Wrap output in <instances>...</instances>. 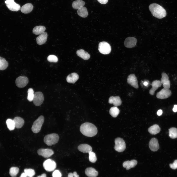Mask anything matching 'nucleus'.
Here are the masks:
<instances>
[{"label":"nucleus","instance_id":"nucleus-25","mask_svg":"<svg viewBox=\"0 0 177 177\" xmlns=\"http://www.w3.org/2000/svg\"><path fill=\"white\" fill-rule=\"evenodd\" d=\"M78 78V74L74 73L69 74L67 76L66 80L68 83H74L77 80Z\"/></svg>","mask_w":177,"mask_h":177},{"label":"nucleus","instance_id":"nucleus-27","mask_svg":"<svg viewBox=\"0 0 177 177\" xmlns=\"http://www.w3.org/2000/svg\"><path fill=\"white\" fill-rule=\"evenodd\" d=\"M161 129L159 125L154 124L150 127L148 129L149 132L152 134L155 135L159 133Z\"/></svg>","mask_w":177,"mask_h":177},{"label":"nucleus","instance_id":"nucleus-43","mask_svg":"<svg viewBox=\"0 0 177 177\" xmlns=\"http://www.w3.org/2000/svg\"><path fill=\"white\" fill-rule=\"evenodd\" d=\"M162 112L161 110H159L157 112V114L158 116H160L162 115Z\"/></svg>","mask_w":177,"mask_h":177},{"label":"nucleus","instance_id":"nucleus-49","mask_svg":"<svg viewBox=\"0 0 177 177\" xmlns=\"http://www.w3.org/2000/svg\"><path fill=\"white\" fill-rule=\"evenodd\" d=\"M143 85L145 86H147L148 85V82L147 81H145L143 83Z\"/></svg>","mask_w":177,"mask_h":177},{"label":"nucleus","instance_id":"nucleus-30","mask_svg":"<svg viewBox=\"0 0 177 177\" xmlns=\"http://www.w3.org/2000/svg\"><path fill=\"white\" fill-rule=\"evenodd\" d=\"M77 12L79 15L82 17H86L88 15V12L87 8L84 6L78 9L77 10Z\"/></svg>","mask_w":177,"mask_h":177},{"label":"nucleus","instance_id":"nucleus-5","mask_svg":"<svg viewBox=\"0 0 177 177\" xmlns=\"http://www.w3.org/2000/svg\"><path fill=\"white\" fill-rule=\"evenodd\" d=\"M115 145L114 148L116 151L119 152H121L126 149V144L123 139L118 137L115 139Z\"/></svg>","mask_w":177,"mask_h":177},{"label":"nucleus","instance_id":"nucleus-34","mask_svg":"<svg viewBox=\"0 0 177 177\" xmlns=\"http://www.w3.org/2000/svg\"><path fill=\"white\" fill-rule=\"evenodd\" d=\"M6 123L7 127L10 130H12L15 129V126L13 120L8 119L6 120Z\"/></svg>","mask_w":177,"mask_h":177},{"label":"nucleus","instance_id":"nucleus-20","mask_svg":"<svg viewBox=\"0 0 177 177\" xmlns=\"http://www.w3.org/2000/svg\"><path fill=\"white\" fill-rule=\"evenodd\" d=\"M78 150L84 153H89L92 151V149L90 145L86 144H82L79 145L78 147Z\"/></svg>","mask_w":177,"mask_h":177},{"label":"nucleus","instance_id":"nucleus-29","mask_svg":"<svg viewBox=\"0 0 177 177\" xmlns=\"http://www.w3.org/2000/svg\"><path fill=\"white\" fill-rule=\"evenodd\" d=\"M45 29V27L44 26H36L33 29L32 32L35 34L39 35L44 32Z\"/></svg>","mask_w":177,"mask_h":177},{"label":"nucleus","instance_id":"nucleus-14","mask_svg":"<svg viewBox=\"0 0 177 177\" xmlns=\"http://www.w3.org/2000/svg\"><path fill=\"white\" fill-rule=\"evenodd\" d=\"M137 40L134 37H129L126 38L124 42L125 46L127 48H131L134 47L136 45Z\"/></svg>","mask_w":177,"mask_h":177},{"label":"nucleus","instance_id":"nucleus-44","mask_svg":"<svg viewBox=\"0 0 177 177\" xmlns=\"http://www.w3.org/2000/svg\"><path fill=\"white\" fill-rule=\"evenodd\" d=\"M173 111L174 112L177 111V105H175L174 106V107L173 109Z\"/></svg>","mask_w":177,"mask_h":177},{"label":"nucleus","instance_id":"nucleus-19","mask_svg":"<svg viewBox=\"0 0 177 177\" xmlns=\"http://www.w3.org/2000/svg\"><path fill=\"white\" fill-rule=\"evenodd\" d=\"M108 103L110 104L112 103L115 106L117 107L121 105L122 101L119 96H112L109 98Z\"/></svg>","mask_w":177,"mask_h":177},{"label":"nucleus","instance_id":"nucleus-48","mask_svg":"<svg viewBox=\"0 0 177 177\" xmlns=\"http://www.w3.org/2000/svg\"><path fill=\"white\" fill-rule=\"evenodd\" d=\"M37 177H46V176L45 174H43L41 176H39Z\"/></svg>","mask_w":177,"mask_h":177},{"label":"nucleus","instance_id":"nucleus-38","mask_svg":"<svg viewBox=\"0 0 177 177\" xmlns=\"http://www.w3.org/2000/svg\"><path fill=\"white\" fill-rule=\"evenodd\" d=\"M89 161L92 163L95 162L97 160V159L96 154L94 152L91 151L89 153Z\"/></svg>","mask_w":177,"mask_h":177},{"label":"nucleus","instance_id":"nucleus-12","mask_svg":"<svg viewBox=\"0 0 177 177\" xmlns=\"http://www.w3.org/2000/svg\"><path fill=\"white\" fill-rule=\"evenodd\" d=\"M37 153L39 155L45 158L51 157L54 154L53 151L49 148L39 149L37 150Z\"/></svg>","mask_w":177,"mask_h":177},{"label":"nucleus","instance_id":"nucleus-7","mask_svg":"<svg viewBox=\"0 0 177 177\" xmlns=\"http://www.w3.org/2000/svg\"><path fill=\"white\" fill-rule=\"evenodd\" d=\"M43 166L45 169L48 172L54 170L56 167V164L53 160L48 159L45 161L43 163Z\"/></svg>","mask_w":177,"mask_h":177},{"label":"nucleus","instance_id":"nucleus-24","mask_svg":"<svg viewBox=\"0 0 177 177\" xmlns=\"http://www.w3.org/2000/svg\"><path fill=\"white\" fill-rule=\"evenodd\" d=\"M33 8V6L31 3H27L22 6L20 9L22 12L24 14H28L31 12Z\"/></svg>","mask_w":177,"mask_h":177},{"label":"nucleus","instance_id":"nucleus-46","mask_svg":"<svg viewBox=\"0 0 177 177\" xmlns=\"http://www.w3.org/2000/svg\"><path fill=\"white\" fill-rule=\"evenodd\" d=\"M27 176L25 173H22L20 177H27Z\"/></svg>","mask_w":177,"mask_h":177},{"label":"nucleus","instance_id":"nucleus-1","mask_svg":"<svg viewBox=\"0 0 177 177\" xmlns=\"http://www.w3.org/2000/svg\"><path fill=\"white\" fill-rule=\"evenodd\" d=\"M80 131L84 135L88 137H93L97 133V127L93 124L89 122H85L80 126Z\"/></svg>","mask_w":177,"mask_h":177},{"label":"nucleus","instance_id":"nucleus-8","mask_svg":"<svg viewBox=\"0 0 177 177\" xmlns=\"http://www.w3.org/2000/svg\"><path fill=\"white\" fill-rule=\"evenodd\" d=\"M44 97L43 94L41 92H36L34 93L33 101L36 106L40 105L43 102Z\"/></svg>","mask_w":177,"mask_h":177},{"label":"nucleus","instance_id":"nucleus-50","mask_svg":"<svg viewBox=\"0 0 177 177\" xmlns=\"http://www.w3.org/2000/svg\"></svg>","mask_w":177,"mask_h":177},{"label":"nucleus","instance_id":"nucleus-22","mask_svg":"<svg viewBox=\"0 0 177 177\" xmlns=\"http://www.w3.org/2000/svg\"><path fill=\"white\" fill-rule=\"evenodd\" d=\"M137 161L133 160L130 161H128L124 162L123 164V167L126 168L127 170H129L134 167L137 164Z\"/></svg>","mask_w":177,"mask_h":177},{"label":"nucleus","instance_id":"nucleus-42","mask_svg":"<svg viewBox=\"0 0 177 177\" xmlns=\"http://www.w3.org/2000/svg\"><path fill=\"white\" fill-rule=\"evenodd\" d=\"M100 3L102 4H106L108 2V0H97Z\"/></svg>","mask_w":177,"mask_h":177},{"label":"nucleus","instance_id":"nucleus-31","mask_svg":"<svg viewBox=\"0 0 177 177\" xmlns=\"http://www.w3.org/2000/svg\"><path fill=\"white\" fill-rule=\"evenodd\" d=\"M8 65V63L5 59L0 56V70H5L7 67Z\"/></svg>","mask_w":177,"mask_h":177},{"label":"nucleus","instance_id":"nucleus-15","mask_svg":"<svg viewBox=\"0 0 177 177\" xmlns=\"http://www.w3.org/2000/svg\"><path fill=\"white\" fill-rule=\"evenodd\" d=\"M161 75L162 77L161 81L164 88L169 89L170 87V83L168 75L164 73H162Z\"/></svg>","mask_w":177,"mask_h":177},{"label":"nucleus","instance_id":"nucleus-35","mask_svg":"<svg viewBox=\"0 0 177 177\" xmlns=\"http://www.w3.org/2000/svg\"><path fill=\"white\" fill-rule=\"evenodd\" d=\"M19 172V169L16 167H12L10 168L9 174L12 177H15Z\"/></svg>","mask_w":177,"mask_h":177},{"label":"nucleus","instance_id":"nucleus-45","mask_svg":"<svg viewBox=\"0 0 177 177\" xmlns=\"http://www.w3.org/2000/svg\"><path fill=\"white\" fill-rule=\"evenodd\" d=\"M73 174L74 177H79V175L77 174L76 172H74Z\"/></svg>","mask_w":177,"mask_h":177},{"label":"nucleus","instance_id":"nucleus-9","mask_svg":"<svg viewBox=\"0 0 177 177\" xmlns=\"http://www.w3.org/2000/svg\"><path fill=\"white\" fill-rule=\"evenodd\" d=\"M5 2L7 8L11 11H17L20 9V5L15 2L14 0H6Z\"/></svg>","mask_w":177,"mask_h":177},{"label":"nucleus","instance_id":"nucleus-18","mask_svg":"<svg viewBox=\"0 0 177 177\" xmlns=\"http://www.w3.org/2000/svg\"><path fill=\"white\" fill-rule=\"evenodd\" d=\"M47 37L46 32H44L41 33L36 38L37 43L39 45L44 44L46 42Z\"/></svg>","mask_w":177,"mask_h":177},{"label":"nucleus","instance_id":"nucleus-23","mask_svg":"<svg viewBox=\"0 0 177 177\" xmlns=\"http://www.w3.org/2000/svg\"><path fill=\"white\" fill-rule=\"evenodd\" d=\"M15 127L19 129L21 128L24 123V119L22 118L17 117H15L14 119Z\"/></svg>","mask_w":177,"mask_h":177},{"label":"nucleus","instance_id":"nucleus-3","mask_svg":"<svg viewBox=\"0 0 177 177\" xmlns=\"http://www.w3.org/2000/svg\"><path fill=\"white\" fill-rule=\"evenodd\" d=\"M59 138V136L58 134L52 133L45 135L44 139V141L47 145L51 146L57 143Z\"/></svg>","mask_w":177,"mask_h":177},{"label":"nucleus","instance_id":"nucleus-40","mask_svg":"<svg viewBox=\"0 0 177 177\" xmlns=\"http://www.w3.org/2000/svg\"><path fill=\"white\" fill-rule=\"evenodd\" d=\"M52 176L53 177H61V174L59 170H56L53 172Z\"/></svg>","mask_w":177,"mask_h":177},{"label":"nucleus","instance_id":"nucleus-26","mask_svg":"<svg viewBox=\"0 0 177 177\" xmlns=\"http://www.w3.org/2000/svg\"><path fill=\"white\" fill-rule=\"evenodd\" d=\"M77 55L85 60L88 59L90 57V55L83 49H81L77 50L76 52Z\"/></svg>","mask_w":177,"mask_h":177},{"label":"nucleus","instance_id":"nucleus-37","mask_svg":"<svg viewBox=\"0 0 177 177\" xmlns=\"http://www.w3.org/2000/svg\"><path fill=\"white\" fill-rule=\"evenodd\" d=\"M24 171L27 176L29 177H32L35 174L34 170L31 169H25Z\"/></svg>","mask_w":177,"mask_h":177},{"label":"nucleus","instance_id":"nucleus-17","mask_svg":"<svg viewBox=\"0 0 177 177\" xmlns=\"http://www.w3.org/2000/svg\"><path fill=\"white\" fill-rule=\"evenodd\" d=\"M161 81L155 80L153 81L152 83V88L149 90V93L151 95H154L155 91L162 85Z\"/></svg>","mask_w":177,"mask_h":177},{"label":"nucleus","instance_id":"nucleus-16","mask_svg":"<svg viewBox=\"0 0 177 177\" xmlns=\"http://www.w3.org/2000/svg\"><path fill=\"white\" fill-rule=\"evenodd\" d=\"M149 146L150 149L153 151H157L159 148L158 140L155 138H153L150 140Z\"/></svg>","mask_w":177,"mask_h":177},{"label":"nucleus","instance_id":"nucleus-10","mask_svg":"<svg viewBox=\"0 0 177 177\" xmlns=\"http://www.w3.org/2000/svg\"><path fill=\"white\" fill-rule=\"evenodd\" d=\"M29 80L26 76H20L16 78L15 83L16 86L18 87L22 88L24 87L28 83Z\"/></svg>","mask_w":177,"mask_h":177},{"label":"nucleus","instance_id":"nucleus-33","mask_svg":"<svg viewBox=\"0 0 177 177\" xmlns=\"http://www.w3.org/2000/svg\"><path fill=\"white\" fill-rule=\"evenodd\" d=\"M169 135L172 139L177 138V129L174 127L171 128L169 130Z\"/></svg>","mask_w":177,"mask_h":177},{"label":"nucleus","instance_id":"nucleus-2","mask_svg":"<svg viewBox=\"0 0 177 177\" xmlns=\"http://www.w3.org/2000/svg\"><path fill=\"white\" fill-rule=\"evenodd\" d=\"M149 8L153 15L156 18L160 19L166 16L165 10L162 6L157 4H151L149 6Z\"/></svg>","mask_w":177,"mask_h":177},{"label":"nucleus","instance_id":"nucleus-39","mask_svg":"<svg viewBox=\"0 0 177 177\" xmlns=\"http://www.w3.org/2000/svg\"><path fill=\"white\" fill-rule=\"evenodd\" d=\"M48 61L50 62H56L58 61V58L55 55H50L47 58Z\"/></svg>","mask_w":177,"mask_h":177},{"label":"nucleus","instance_id":"nucleus-41","mask_svg":"<svg viewBox=\"0 0 177 177\" xmlns=\"http://www.w3.org/2000/svg\"><path fill=\"white\" fill-rule=\"evenodd\" d=\"M170 167L173 169H176L177 168V160H175L172 164H170L169 165Z\"/></svg>","mask_w":177,"mask_h":177},{"label":"nucleus","instance_id":"nucleus-36","mask_svg":"<svg viewBox=\"0 0 177 177\" xmlns=\"http://www.w3.org/2000/svg\"><path fill=\"white\" fill-rule=\"evenodd\" d=\"M28 96L27 97V100L29 102H31L33 101L34 97V91L32 88H29L27 91Z\"/></svg>","mask_w":177,"mask_h":177},{"label":"nucleus","instance_id":"nucleus-32","mask_svg":"<svg viewBox=\"0 0 177 177\" xmlns=\"http://www.w3.org/2000/svg\"><path fill=\"white\" fill-rule=\"evenodd\" d=\"M109 112L110 114L113 117L116 118L118 115L120 111L117 107L114 106L110 108Z\"/></svg>","mask_w":177,"mask_h":177},{"label":"nucleus","instance_id":"nucleus-47","mask_svg":"<svg viewBox=\"0 0 177 177\" xmlns=\"http://www.w3.org/2000/svg\"><path fill=\"white\" fill-rule=\"evenodd\" d=\"M68 177H74L73 173H69L68 175Z\"/></svg>","mask_w":177,"mask_h":177},{"label":"nucleus","instance_id":"nucleus-4","mask_svg":"<svg viewBox=\"0 0 177 177\" xmlns=\"http://www.w3.org/2000/svg\"><path fill=\"white\" fill-rule=\"evenodd\" d=\"M44 121V118L43 116L41 115L33 122L31 129L32 131L34 133L39 132Z\"/></svg>","mask_w":177,"mask_h":177},{"label":"nucleus","instance_id":"nucleus-28","mask_svg":"<svg viewBox=\"0 0 177 177\" xmlns=\"http://www.w3.org/2000/svg\"><path fill=\"white\" fill-rule=\"evenodd\" d=\"M85 3V2L82 0H77L73 2L72 6L74 9H78L83 7Z\"/></svg>","mask_w":177,"mask_h":177},{"label":"nucleus","instance_id":"nucleus-11","mask_svg":"<svg viewBox=\"0 0 177 177\" xmlns=\"http://www.w3.org/2000/svg\"><path fill=\"white\" fill-rule=\"evenodd\" d=\"M171 95V92L168 89L163 88L157 93L156 97L158 99H163L169 97Z\"/></svg>","mask_w":177,"mask_h":177},{"label":"nucleus","instance_id":"nucleus-21","mask_svg":"<svg viewBox=\"0 0 177 177\" xmlns=\"http://www.w3.org/2000/svg\"><path fill=\"white\" fill-rule=\"evenodd\" d=\"M86 175L89 177H96L98 175V172L92 167L87 168L85 171Z\"/></svg>","mask_w":177,"mask_h":177},{"label":"nucleus","instance_id":"nucleus-13","mask_svg":"<svg viewBox=\"0 0 177 177\" xmlns=\"http://www.w3.org/2000/svg\"><path fill=\"white\" fill-rule=\"evenodd\" d=\"M127 82L128 83L134 88H138V81L134 74H130L128 76Z\"/></svg>","mask_w":177,"mask_h":177},{"label":"nucleus","instance_id":"nucleus-6","mask_svg":"<svg viewBox=\"0 0 177 177\" xmlns=\"http://www.w3.org/2000/svg\"><path fill=\"white\" fill-rule=\"evenodd\" d=\"M98 49L100 52L103 54H109L111 50L110 45L105 42H100L99 44Z\"/></svg>","mask_w":177,"mask_h":177}]
</instances>
